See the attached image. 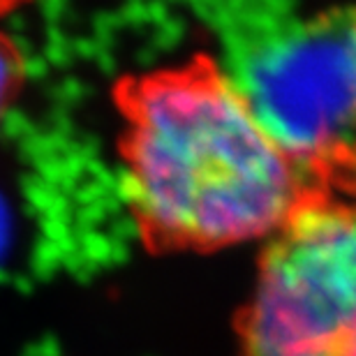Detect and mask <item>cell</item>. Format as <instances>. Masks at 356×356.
Wrapping results in <instances>:
<instances>
[{"mask_svg": "<svg viewBox=\"0 0 356 356\" xmlns=\"http://www.w3.org/2000/svg\"><path fill=\"white\" fill-rule=\"evenodd\" d=\"M113 104L127 206L151 245L268 238L315 190L211 54L123 76Z\"/></svg>", "mask_w": 356, "mask_h": 356, "instance_id": "1", "label": "cell"}, {"mask_svg": "<svg viewBox=\"0 0 356 356\" xmlns=\"http://www.w3.org/2000/svg\"><path fill=\"white\" fill-rule=\"evenodd\" d=\"M243 356H356V202L308 192L266 238Z\"/></svg>", "mask_w": 356, "mask_h": 356, "instance_id": "3", "label": "cell"}, {"mask_svg": "<svg viewBox=\"0 0 356 356\" xmlns=\"http://www.w3.org/2000/svg\"><path fill=\"white\" fill-rule=\"evenodd\" d=\"M26 3H31V0H0V17L12 10H19V7H24Z\"/></svg>", "mask_w": 356, "mask_h": 356, "instance_id": "6", "label": "cell"}, {"mask_svg": "<svg viewBox=\"0 0 356 356\" xmlns=\"http://www.w3.org/2000/svg\"><path fill=\"white\" fill-rule=\"evenodd\" d=\"M218 28L241 97L312 188L336 192L356 160V5L227 0Z\"/></svg>", "mask_w": 356, "mask_h": 356, "instance_id": "2", "label": "cell"}, {"mask_svg": "<svg viewBox=\"0 0 356 356\" xmlns=\"http://www.w3.org/2000/svg\"><path fill=\"white\" fill-rule=\"evenodd\" d=\"M336 195H343V197H350L356 202V160L350 165V169L345 172V176L340 178L338 188H336Z\"/></svg>", "mask_w": 356, "mask_h": 356, "instance_id": "5", "label": "cell"}, {"mask_svg": "<svg viewBox=\"0 0 356 356\" xmlns=\"http://www.w3.org/2000/svg\"><path fill=\"white\" fill-rule=\"evenodd\" d=\"M24 81V58L14 42L0 33V118L14 102Z\"/></svg>", "mask_w": 356, "mask_h": 356, "instance_id": "4", "label": "cell"}]
</instances>
